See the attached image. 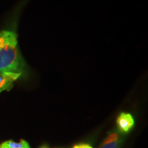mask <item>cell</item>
Wrapping results in <instances>:
<instances>
[{
  "instance_id": "6da1fadb",
  "label": "cell",
  "mask_w": 148,
  "mask_h": 148,
  "mask_svg": "<svg viewBox=\"0 0 148 148\" xmlns=\"http://www.w3.org/2000/svg\"><path fill=\"white\" fill-rule=\"evenodd\" d=\"M25 63L17 48V40L0 46V73L12 72L23 74Z\"/></svg>"
},
{
  "instance_id": "8992f818",
  "label": "cell",
  "mask_w": 148,
  "mask_h": 148,
  "mask_svg": "<svg viewBox=\"0 0 148 148\" xmlns=\"http://www.w3.org/2000/svg\"><path fill=\"white\" fill-rule=\"evenodd\" d=\"M17 40L16 34L12 31H0V46L6 42Z\"/></svg>"
},
{
  "instance_id": "5b68a950",
  "label": "cell",
  "mask_w": 148,
  "mask_h": 148,
  "mask_svg": "<svg viewBox=\"0 0 148 148\" xmlns=\"http://www.w3.org/2000/svg\"><path fill=\"white\" fill-rule=\"evenodd\" d=\"M0 148H30V146L23 139H21L18 142L9 140L0 143Z\"/></svg>"
},
{
  "instance_id": "277c9868",
  "label": "cell",
  "mask_w": 148,
  "mask_h": 148,
  "mask_svg": "<svg viewBox=\"0 0 148 148\" xmlns=\"http://www.w3.org/2000/svg\"><path fill=\"white\" fill-rule=\"evenodd\" d=\"M21 73L5 72L0 73V92L4 90H10L13 86L14 82L19 78Z\"/></svg>"
},
{
  "instance_id": "3957f363",
  "label": "cell",
  "mask_w": 148,
  "mask_h": 148,
  "mask_svg": "<svg viewBox=\"0 0 148 148\" xmlns=\"http://www.w3.org/2000/svg\"><path fill=\"white\" fill-rule=\"evenodd\" d=\"M116 129L120 132L126 134L134 125V119L130 113L121 112L116 118Z\"/></svg>"
},
{
  "instance_id": "52a82bcc",
  "label": "cell",
  "mask_w": 148,
  "mask_h": 148,
  "mask_svg": "<svg viewBox=\"0 0 148 148\" xmlns=\"http://www.w3.org/2000/svg\"><path fill=\"white\" fill-rule=\"evenodd\" d=\"M73 148H92V147L86 143H79L74 145Z\"/></svg>"
},
{
  "instance_id": "ba28073f",
  "label": "cell",
  "mask_w": 148,
  "mask_h": 148,
  "mask_svg": "<svg viewBox=\"0 0 148 148\" xmlns=\"http://www.w3.org/2000/svg\"><path fill=\"white\" fill-rule=\"evenodd\" d=\"M39 148H49V147H48L47 145H42Z\"/></svg>"
},
{
  "instance_id": "7a4b0ae2",
  "label": "cell",
  "mask_w": 148,
  "mask_h": 148,
  "mask_svg": "<svg viewBox=\"0 0 148 148\" xmlns=\"http://www.w3.org/2000/svg\"><path fill=\"white\" fill-rule=\"evenodd\" d=\"M126 135L115 128L110 131L99 148H121L124 143Z\"/></svg>"
}]
</instances>
